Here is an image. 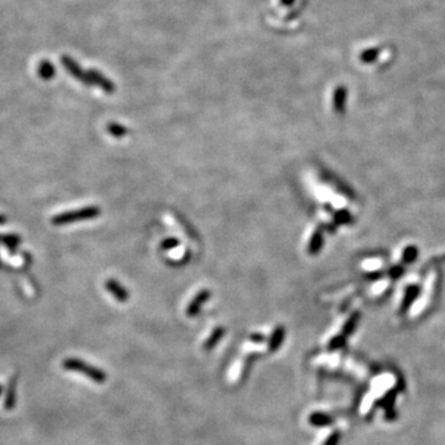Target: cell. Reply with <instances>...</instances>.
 Wrapping results in <instances>:
<instances>
[{
    "instance_id": "cell-22",
    "label": "cell",
    "mask_w": 445,
    "mask_h": 445,
    "mask_svg": "<svg viewBox=\"0 0 445 445\" xmlns=\"http://www.w3.org/2000/svg\"><path fill=\"white\" fill-rule=\"evenodd\" d=\"M345 338H346V336H344L343 334L333 338L329 343V350H336V349H340L341 346H344Z\"/></svg>"
},
{
    "instance_id": "cell-19",
    "label": "cell",
    "mask_w": 445,
    "mask_h": 445,
    "mask_svg": "<svg viewBox=\"0 0 445 445\" xmlns=\"http://www.w3.org/2000/svg\"><path fill=\"white\" fill-rule=\"evenodd\" d=\"M417 254H418V251H417V247H414V246L406 247L405 251H403V261L407 263L412 262V261L416 260Z\"/></svg>"
},
{
    "instance_id": "cell-14",
    "label": "cell",
    "mask_w": 445,
    "mask_h": 445,
    "mask_svg": "<svg viewBox=\"0 0 445 445\" xmlns=\"http://www.w3.org/2000/svg\"><path fill=\"white\" fill-rule=\"evenodd\" d=\"M107 130L111 136H114L116 139L124 138V136H126L129 134V129L126 126H124V125L118 124V122H110V124H108Z\"/></svg>"
},
{
    "instance_id": "cell-8",
    "label": "cell",
    "mask_w": 445,
    "mask_h": 445,
    "mask_svg": "<svg viewBox=\"0 0 445 445\" xmlns=\"http://www.w3.org/2000/svg\"><path fill=\"white\" fill-rule=\"evenodd\" d=\"M323 244H324V236H323L322 229H317L312 235L309 244H308V252L310 255H317L321 252Z\"/></svg>"
},
{
    "instance_id": "cell-29",
    "label": "cell",
    "mask_w": 445,
    "mask_h": 445,
    "mask_svg": "<svg viewBox=\"0 0 445 445\" xmlns=\"http://www.w3.org/2000/svg\"><path fill=\"white\" fill-rule=\"evenodd\" d=\"M2 391H3V389H2V386H0V393H2Z\"/></svg>"
},
{
    "instance_id": "cell-10",
    "label": "cell",
    "mask_w": 445,
    "mask_h": 445,
    "mask_svg": "<svg viewBox=\"0 0 445 445\" xmlns=\"http://www.w3.org/2000/svg\"><path fill=\"white\" fill-rule=\"evenodd\" d=\"M286 330L282 325H278L276 329L272 333L271 338H270V351H276L280 349L281 344H282L283 339H285Z\"/></svg>"
},
{
    "instance_id": "cell-15",
    "label": "cell",
    "mask_w": 445,
    "mask_h": 445,
    "mask_svg": "<svg viewBox=\"0 0 445 445\" xmlns=\"http://www.w3.org/2000/svg\"><path fill=\"white\" fill-rule=\"evenodd\" d=\"M224 333H225L224 328H221V327L216 328V329L214 330L213 333H211V335L209 336V338H208V340L204 343V349H208V350L213 349V347L221 340V338L224 336Z\"/></svg>"
},
{
    "instance_id": "cell-11",
    "label": "cell",
    "mask_w": 445,
    "mask_h": 445,
    "mask_svg": "<svg viewBox=\"0 0 445 445\" xmlns=\"http://www.w3.org/2000/svg\"><path fill=\"white\" fill-rule=\"evenodd\" d=\"M37 73H38V76L42 78L43 80L52 79V78H54L55 74H56L55 66L52 65L51 62H49V61H42V62L38 65Z\"/></svg>"
},
{
    "instance_id": "cell-18",
    "label": "cell",
    "mask_w": 445,
    "mask_h": 445,
    "mask_svg": "<svg viewBox=\"0 0 445 445\" xmlns=\"http://www.w3.org/2000/svg\"><path fill=\"white\" fill-rule=\"evenodd\" d=\"M15 388H16L15 380H13L11 382H9V388H8L7 397H5L4 401V406L7 410H13V407L15 406Z\"/></svg>"
},
{
    "instance_id": "cell-24",
    "label": "cell",
    "mask_w": 445,
    "mask_h": 445,
    "mask_svg": "<svg viewBox=\"0 0 445 445\" xmlns=\"http://www.w3.org/2000/svg\"><path fill=\"white\" fill-rule=\"evenodd\" d=\"M305 4H307V2H305V0H303V2L300 3V5H299L298 8H296V9L292 10L291 13H289L288 15L286 16V21H291V20H293L294 18H297V16H299L300 14H302V10L304 9Z\"/></svg>"
},
{
    "instance_id": "cell-26",
    "label": "cell",
    "mask_w": 445,
    "mask_h": 445,
    "mask_svg": "<svg viewBox=\"0 0 445 445\" xmlns=\"http://www.w3.org/2000/svg\"><path fill=\"white\" fill-rule=\"evenodd\" d=\"M296 3V0H280V5L283 8H289Z\"/></svg>"
},
{
    "instance_id": "cell-25",
    "label": "cell",
    "mask_w": 445,
    "mask_h": 445,
    "mask_svg": "<svg viewBox=\"0 0 445 445\" xmlns=\"http://www.w3.org/2000/svg\"><path fill=\"white\" fill-rule=\"evenodd\" d=\"M339 440H340V433L339 432H334L329 438L327 439L324 445H338Z\"/></svg>"
},
{
    "instance_id": "cell-7",
    "label": "cell",
    "mask_w": 445,
    "mask_h": 445,
    "mask_svg": "<svg viewBox=\"0 0 445 445\" xmlns=\"http://www.w3.org/2000/svg\"><path fill=\"white\" fill-rule=\"evenodd\" d=\"M105 288H107V291H109L114 296V298L119 300V302H126V300L129 299L130 296L129 292L122 287L121 283H119L118 281L108 280L107 282H105Z\"/></svg>"
},
{
    "instance_id": "cell-2",
    "label": "cell",
    "mask_w": 445,
    "mask_h": 445,
    "mask_svg": "<svg viewBox=\"0 0 445 445\" xmlns=\"http://www.w3.org/2000/svg\"><path fill=\"white\" fill-rule=\"evenodd\" d=\"M63 367L69 371H76L80 372V374H84L85 376L93 380L94 382H104L107 380V375L102 371V370L96 369L92 365H88L84 361L78 360V359H67L63 361Z\"/></svg>"
},
{
    "instance_id": "cell-21",
    "label": "cell",
    "mask_w": 445,
    "mask_h": 445,
    "mask_svg": "<svg viewBox=\"0 0 445 445\" xmlns=\"http://www.w3.org/2000/svg\"><path fill=\"white\" fill-rule=\"evenodd\" d=\"M394 398H396V392L394 391H389L387 394H386L385 397H383L382 399L380 401V407H386V410H388V408H391L392 407V405H393V402H394Z\"/></svg>"
},
{
    "instance_id": "cell-12",
    "label": "cell",
    "mask_w": 445,
    "mask_h": 445,
    "mask_svg": "<svg viewBox=\"0 0 445 445\" xmlns=\"http://www.w3.org/2000/svg\"><path fill=\"white\" fill-rule=\"evenodd\" d=\"M380 54L381 50L378 47H371V49L364 50L360 54V61L365 65H371V63L376 62Z\"/></svg>"
},
{
    "instance_id": "cell-5",
    "label": "cell",
    "mask_w": 445,
    "mask_h": 445,
    "mask_svg": "<svg viewBox=\"0 0 445 445\" xmlns=\"http://www.w3.org/2000/svg\"><path fill=\"white\" fill-rule=\"evenodd\" d=\"M210 296L211 293L210 291H208V289H203V291H200L199 293H197L196 297H194V298L191 300V303L188 304L187 310H186L187 316L191 317V318L196 317L200 312V309H202V305L204 304L205 302L209 300Z\"/></svg>"
},
{
    "instance_id": "cell-20",
    "label": "cell",
    "mask_w": 445,
    "mask_h": 445,
    "mask_svg": "<svg viewBox=\"0 0 445 445\" xmlns=\"http://www.w3.org/2000/svg\"><path fill=\"white\" fill-rule=\"evenodd\" d=\"M181 244V241L177 238H167L161 243V249L165 250V251H169V250H173L174 247H177Z\"/></svg>"
},
{
    "instance_id": "cell-27",
    "label": "cell",
    "mask_w": 445,
    "mask_h": 445,
    "mask_svg": "<svg viewBox=\"0 0 445 445\" xmlns=\"http://www.w3.org/2000/svg\"><path fill=\"white\" fill-rule=\"evenodd\" d=\"M263 339H265V336H263L262 334H252L251 335V340L258 341V343H260V341H263Z\"/></svg>"
},
{
    "instance_id": "cell-6",
    "label": "cell",
    "mask_w": 445,
    "mask_h": 445,
    "mask_svg": "<svg viewBox=\"0 0 445 445\" xmlns=\"http://www.w3.org/2000/svg\"><path fill=\"white\" fill-rule=\"evenodd\" d=\"M347 88L345 85H338L333 93V109L336 114H344L346 110Z\"/></svg>"
},
{
    "instance_id": "cell-1",
    "label": "cell",
    "mask_w": 445,
    "mask_h": 445,
    "mask_svg": "<svg viewBox=\"0 0 445 445\" xmlns=\"http://www.w3.org/2000/svg\"><path fill=\"white\" fill-rule=\"evenodd\" d=\"M102 214L99 207L97 205H89V207L80 208L77 210H69V211H63V213L56 214L54 218L51 219V223L56 227H60V225H66V224H72V223L77 221H84V220H92V219H96Z\"/></svg>"
},
{
    "instance_id": "cell-17",
    "label": "cell",
    "mask_w": 445,
    "mask_h": 445,
    "mask_svg": "<svg viewBox=\"0 0 445 445\" xmlns=\"http://www.w3.org/2000/svg\"><path fill=\"white\" fill-rule=\"evenodd\" d=\"M359 319H360V313H359V312L352 313L351 316H350V318L347 319L346 323H345L344 328H343V335L344 336L350 335V334L354 332L356 325H358V323H359Z\"/></svg>"
},
{
    "instance_id": "cell-28",
    "label": "cell",
    "mask_w": 445,
    "mask_h": 445,
    "mask_svg": "<svg viewBox=\"0 0 445 445\" xmlns=\"http://www.w3.org/2000/svg\"><path fill=\"white\" fill-rule=\"evenodd\" d=\"M7 221H8V218H7V216H5L4 214H0V225L7 224Z\"/></svg>"
},
{
    "instance_id": "cell-13",
    "label": "cell",
    "mask_w": 445,
    "mask_h": 445,
    "mask_svg": "<svg viewBox=\"0 0 445 445\" xmlns=\"http://www.w3.org/2000/svg\"><path fill=\"white\" fill-rule=\"evenodd\" d=\"M309 422L314 425V427H327V425L332 424L333 418L329 416V414L317 412V413L312 414Z\"/></svg>"
},
{
    "instance_id": "cell-23",
    "label": "cell",
    "mask_w": 445,
    "mask_h": 445,
    "mask_svg": "<svg viewBox=\"0 0 445 445\" xmlns=\"http://www.w3.org/2000/svg\"><path fill=\"white\" fill-rule=\"evenodd\" d=\"M350 218H351V215H350V213L347 210H339L335 213V221L338 223V224L349 223Z\"/></svg>"
},
{
    "instance_id": "cell-4",
    "label": "cell",
    "mask_w": 445,
    "mask_h": 445,
    "mask_svg": "<svg viewBox=\"0 0 445 445\" xmlns=\"http://www.w3.org/2000/svg\"><path fill=\"white\" fill-rule=\"evenodd\" d=\"M87 73H88L89 79H91L92 84L98 85V87L102 88V91L105 92L107 94L115 93V89H116L115 84L111 82L109 78L105 77L104 74H102L100 72H98L97 69H94V68L89 69Z\"/></svg>"
},
{
    "instance_id": "cell-16",
    "label": "cell",
    "mask_w": 445,
    "mask_h": 445,
    "mask_svg": "<svg viewBox=\"0 0 445 445\" xmlns=\"http://www.w3.org/2000/svg\"><path fill=\"white\" fill-rule=\"evenodd\" d=\"M0 244L5 245L7 247H16L21 244V238L16 234H0Z\"/></svg>"
},
{
    "instance_id": "cell-9",
    "label": "cell",
    "mask_w": 445,
    "mask_h": 445,
    "mask_svg": "<svg viewBox=\"0 0 445 445\" xmlns=\"http://www.w3.org/2000/svg\"><path fill=\"white\" fill-rule=\"evenodd\" d=\"M419 291H421L419 286H410V287L407 288L405 294V298H403L402 304H401V312H402V313L408 310V308L411 307V304L414 302V299L418 297Z\"/></svg>"
},
{
    "instance_id": "cell-3",
    "label": "cell",
    "mask_w": 445,
    "mask_h": 445,
    "mask_svg": "<svg viewBox=\"0 0 445 445\" xmlns=\"http://www.w3.org/2000/svg\"><path fill=\"white\" fill-rule=\"evenodd\" d=\"M62 65L65 66L66 71L68 72L69 74H72V76L76 78L77 80H79V82H82L83 84H85V85H93L92 84L91 79H89L87 72L83 71L82 67L78 65L73 58L68 57V56H63Z\"/></svg>"
}]
</instances>
